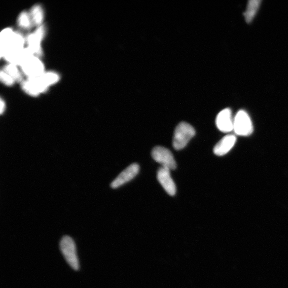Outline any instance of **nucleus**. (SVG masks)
I'll use <instances>...</instances> for the list:
<instances>
[{"label": "nucleus", "instance_id": "1", "mask_svg": "<svg viewBox=\"0 0 288 288\" xmlns=\"http://www.w3.org/2000/svg\"><path fill=\"white\" fill-rule=\"evenodd\" d=\"M0 38L2 57L5 58L24 49L26 39L22 34L14 32L12 28L4 29L0 35Z\"/></svg>", "mask_w": 288, "mask_h": 288}, {"label": "nucleus", "instance_id": "2", "mask_svg": "<svg viewBox=\"0 0 288 288\" xmlns=\"http://www.w3.org/2000/svg\"><path fill=\"white\" fill-rule=\"evenodd\" d=\"M195 135V130L189 123H180L174 130L172 141L173 148L176 150L183 149Z\"/></svg>", "mask_w": 288, "mask_h": 288}, {"label": "nucleus", "instance_id": "3", "mask_svg": "<svg viewBox=\"0 0 288 288\" xmlns=\"http://www.w3.org/2000/svg\"><path fill=\"white\" fill-rule=\"evenodd\" d=\"M60 249L68 265L74 270L78 271L80 264L74 239L67 235L63 236L60 242Z\"/></svg>", "mask_w": 288, "mask_h": 288}, {"label": "nucleus", "instance_id": "4", "mask_svg": "<svg viewBox=\"0 0 288 288\" xmlns=\"http://www.w3.org/2000/svg\"><path fill=\"white\" fill-rule=\"evenodd\" d=\"M236 135L248 136L251 134L254 128L248 113L243 110L239 111L234 119V129Z\"/></svg>", "mask_w": 288, "mask_h": 288}, {"label": "nucleus", "instance_id": "5", "mask_svg": "<svg viewBox=\"0 0 288 288\" xmlns=\"http://www.w3.org/2000/svg\"><path fill=\"white\" fill-rule=\"evenodd\" d=\"M153 159L161 164L162 167L169 169L174 170L177 167L176 161L171 151L164 147H156L152 151Z\"/></svg>", "mask_w": 288, "mask_h": 288}, {"label": "nucleus", "instance_id": "6", "mask_svg": "<svg viewBox=\"0 0 288 288\" xmlns=\"http://www.w3.org/2000/svg\"><path fill=\"white\" fill-rule=\"evenodd\" d=\"M20 67L28 78L39 77L45 73L43 61L35 56L28 58Z\"/></svg>", "mask_w": 288, "mask_h": 288}, {"label": "nucleus", "instance_id": "7", "mask_svg": "<svg viewBox=\"0 0 288 288\" xmlns=\"http://www.w3.org/2000/svg\"><path fill=\"white\" fill-rule=\"evenodd\" d=\"M45 34V26L41 25L38 27L34 33L29 34L26 39V42L28 45L27 48L35 56L38 57L43 55L41 43L43 40Z\"/></svg>", "mask_w": 288, "mask_h": 288}, {"label": "nucleus", "instance_id": "8", "mask_svg": "<svg viewBox=\"0 0 288 288\" xmlns=\"http://www.w3.org/2000/svg\"><path fill=\"white\" fill-rule=\"evenodd\" d=\"M22 87L27 94L33 97H37L40 94L44 93L49 88L41 76L28 78L22 82Z\"/></svg>", "mask_w": 288, "mask_h": 288}, {"label": "nucleus", "instance_id": "9", "mask_svg": "<svg viewBox=\"0 0 288 288\" xmlns=\"http://www.w3.org/2000/svg\"><path fill=\"white\" fill-rule=\"evenodd\" d=\"M157 178L164 190L173 196L176 193V186L171 177L170 170L163 167H160L157 173Z\"/></svg>", "mask_w": 288, "mask_h": 288}, {"label": "nucleus", "instance_id": "10", "mask_svg": "<svg viewBox=\"0 0 288 288\" xmlns=\"http://www.w3.org/2000/svg\"><path fill=\"white\" fill-rule=\"evenodd\" d=\"M139 171V166L137 163H133L123 170L111 184L113 189H117L126 183L134 178Z\"/></svg>", "mask_w": 288, "mask_h": 288}, {"label": "nucleus", "instance_id": "11", "mask_svg": "<svg viewBox=\"0 0 288 288\" xmlns=\"http://www.w3.org/2000/svg\"><path fill=\"white\" fill-rule=\"evenodd\" d=\"M215 124L222 132L232 131L234 129V121L232 119L231 110L225 109L221 111L216 118Z\"/></svg>", "mask_w": 288, "mask_h": 288}, {"label": "nucleus", "instance_id": "12", "mask_svg": "<svg viewBox=\"0 0 288 288\" xmlns=\"http://www.w3.org/2000/svg\"><path fill=\"white\" fill-rule=\"evenodd\" d=\"M236 137L233 135H229L223 137L213 148L216 156H223L227 154L234 146Z\"/></svg>", "mask_w": 288, "mask_h": 288}, {"label": "nucleus", "instance_id": "13", "mask_svg": "<svg viewBox=\"0 0 288 288\" xmlns=\"http://www.w3.org/2000/svg\"><path fill=\"white\" fill-rule=\"evenodd\" d=\"M261 1L260 0H250L248 2L247 8L244 14L245 21L250 23L253 21L260 6Z\"/></svg>", "mask_w": 288, "mask_h": 288}, {"label": "nucleus", "instance_id": "14", "mask_svg": "<svg viewBox=\"0 0 288 288\" xmlns=\"http://www.w3.org/2000/svg\"><path fill=\"white\" fill-rule=\"evenodd\" d=\"M29 15L34 25L38 27L43 25L44 14L43 9L41 6L36 5L34 6L30 10Z\"/></svg>", "mask_w": 288, "mask_h": 288}, {"label": "nucleus", "instance_id": "15", "mask_svg": "<svg viewBox=\"0 0 288 288\" xmlns=\"http://www.w3.org/2000/svg\"><path fill=\"white\" fill-rule=\"evenodd\" d=\"M3 70L16 81H22L23 76L21 71L17 68V66L8 64L4 67Z\"/></svg>", "mask_w": 288, "mask_h": 288}, {"label": "nucleus", "instance_id": "16", "mask_svg": "<svg viewBox=\"0 0 288 288\" xmlns=\"http://www.w3.org/2000/svg\"><path fill=\"white\" fill-rule=\"evenodd\" d=\"M18 23L20 27L25 29H28L33 25L29 14L26 12L20 14L18 19Z\"/></svg>", "mask_w": 288, "mask_h": 288}, {"label": "nucleus", "instance_id": "17", "mask_svg": "<svg viewBox=\"0 0 288 288\" xmlns=\"http://www.w3.org/2000/svg\"><path fill=\"white\" fill-rule=\"evenodd\" d=\"M41 77L48 87L56 84L60 79L59 76L53 71L45 72Z\"/></svg>", "mask_w": 288, "mask_h": 288}, {"label": "nucleus", "instance_id": "18", "mask_svg": "<svg viewBox=\"0 0 288 288\" xmlns=\"http://www.w3.org/2000/svg\"><path fill=\"white\" fill-rule=\"evenodd\" d=\"M0 79H1L3 83L8 86H13L16 81L3 70L1 71V74H0Z\"/></svg>", "mask_w": 288, "mask_h": 288}, {"label": "nucleus", "instance_id": "19", "mask_svg": "<svg viewBox=\"0 0 288 288\" xmlns=\"http://www.w3.org/2000/svg\"><path fill=\"white\" fill-rule=\"evenodd\" d=\"M5 109H6L5 102L2 98H1V110H0V111H1L2 115H3L4 112H5Z\"/></svg>", "mask_w": 288, "mask_h": 288}]
</instances>
